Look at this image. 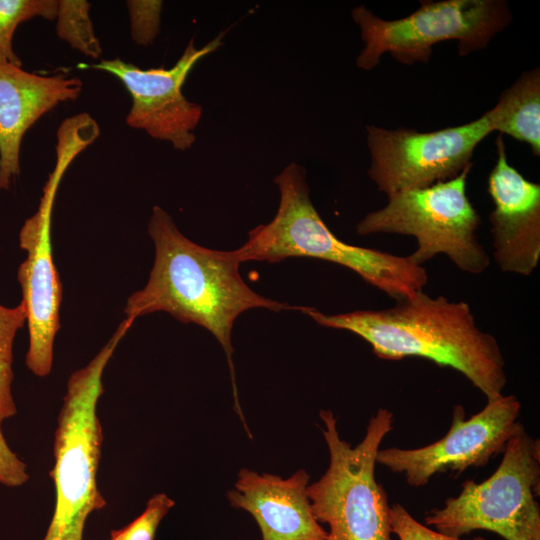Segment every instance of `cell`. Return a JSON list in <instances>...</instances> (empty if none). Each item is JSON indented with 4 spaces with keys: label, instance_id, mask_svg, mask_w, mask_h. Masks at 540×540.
Returning a JSON list of instances; mask_svg holds the SVG:
<instances>
[{
    "label": "cell",
    "instance_id": "obj_16",
    "mask_svg": "<svg viewBox=\"0 0 540 540\" xmlns=\"http://www.w3.org/2000/svg\"><path fill=\"white\" fill-rule=\"evenodd\" d=\"M493 131L530 145L540 155V69L525 71L485 113Z\"/></svg>",
    "mask_w": 540,
    "mask_h": 540
},
{
    "label": "cell",
    "instance_id": "obj_13",
    "mask_svg": "<svg viewBox=\"0 0 540 540\" xmlns=\"http://www.w3.org/2000/svg\"><path fill=\"white\" fill-rule=\"evenodd\" d=\"M495 144L497 161L487 186L494 204L493 256L502 271L529 276L540 259V185L508 163L501 134Z\"/></svg>",
    "mask_w": 540,
    "mask_h": 540
},
{
    "label": "cell",
    "instance_id": "obj_12",
    "mask_svg": "<svg viewBox=\"0 0 540 540\" xmlns=\"http://www.w3.org/2000/svg\"><path fill=\"white\" fill-rule=\"evenodd\" d=\"M227 30L201 48L191 38L182 55L171 68L143 69L120 58L101 59L89 67L117 77L131 97L126 124L145 131L150 137L169 142L175 150L186 151L196 141L194 134L203 107L188 100L182 87L193 67L223 44Z\"/></svg>",
    "mask_w": 540,
    "mask_h": 540
},
{
    "label": "cell",
    "instance_id": "obj_7",
    "mask_svg": "<svg viewBox=\"0 0 540 540\" xmlns=\"http://www.w3.org/2000/svg\"><path fill=\"white\" fill-rule=\"evenodd\" d=\"M502 454L490 477L464 481L457 496L426 514L425 525L455 538L487 530L505 540H540V441L521 423Z\"/></svg>",
    "mask_w": 540,
    "mask_h": 540
},
{
    "label": "cell",
    "instance_id": "obj_9",
    "mask_svg": "<svg viewBox=\"0 0 540 540\" xmlns=\"http://www.w3.org/2000/svg\"><path fill=\"white\" fill-rule=\"evenodd\" d=\"M364 48L356 59L363 70L375 68L384 53L403 64L428 62L432 47L457 40L461 56L488 46L491 39L511 21L508 5L499 0L421 1L407 17L384 20L364 5L352 12Z\"/></svg>",
    "mask_w": 540,
    "mask_h": 540
},
{
    "label": "cell",
    "instance_id": "obj_15",
    "mask_svg": "<svg viewBox=\"0 0 540 540\" xmlns=\"http://www.w3.org/2000/svg\"><path fill=\"white\" fill-rule=\"evenodd\" d=\"M309 479L304 469L287 479L241 469L227 498L231 506L254 517L262 540H327L328 532L312 512Z\"/></svg>",
    "mask_w": 540,
    "mask_h": 540
},
{
    "label": "cell",
    "instance_id": "obj_11",
    "mask_svg": "<svg viewBox=\"0 0 540 540\" xmlns=\"http://www.w3.org/2000/svg\"><path fill=\"white\" fill-rule=\"evenodd\" d=\"M520 411L517 397L504 394L487 400L485 407L469 419L464 407L455 405L445 436L418 448L379 449L376 461L393 473L403 474L407 484L416 488L440 473L460 474L483 467L505 450L521 424Z\"/></svg>",
    "mask_w": 540,
    "mask_h": 540
},
{
    "label": "cell",
    "instance_id": "obj_18",
    "mask_svg": "<svg viewBox=\"0 0 540 540\" xmlns=\"http://www.w3.org/2000/svg\"><path fill=\"white\" fill-rule=\"evenodd\" d=\"M57 7L55 0H0V63L21 66L22 61L13 49L17 27L35 17L53 21Z\"/></svg>",
    "mask_w": 540,
    "mask_h": 540
},
{
    "label": "cell",
    "instance_id": "obj_14",
    "mask_svg": "<svg viewBox=\"0 0 540 540\" xmlns=\"http://www.w3.org/2000/svg\"><path fill=\"white\" fill-rule=\"evenodd\" d=\"M82 88L75 76L39 75L0 63V190H8L20 175L25 133L60 103L75 101Z\"/></svg>",
    "mask_w": 540,
    "mask_h": 540
},
{
    "label": "cell",
    "instance_id": "obj_22",
    "mask_svg": "<svg viewBox=\"0 0 540 540\" xmlns=\"http://www.w3.org/2000/svg\"><path fill=\"white\" fill-rule=\"evenodd\" d=\"M390 525L392 534L398 540H463L444 535L417 521L400 503L390 505ZM473 540H486L477 537Z\"/></svg>",
    "mask_w": 540,
    "mask_h": 540
},
{
    "label": "cell",
    "instance_id": "obj_10",
    "mask_svg": "<svg viewBox=\"0 0 540 540\" xmlns=\"http://www.w3.org/2000/svg\"><path fill=\"white\" fill-rule=\"evenodd\" d=\"M490 133L485 114L467 124L430 132L367 125L368 175L387 196L429 187L472 165L476 146Z\"/></svg>",
    "mask_w": 540,
    "mask_h": 540
},
{
    "label": "cell",
    "instance_id": "obj_23",
    "mask_svg": "<svg viewBox=\"0 0 540 540\" xmlns=\"http://www.w3.org/2000/svg\"><path fill=\"white\" fill-rule=\"evenodd\" d=\"M28 480L26 464L10 449L0 427V484L19 487Z\"/></svg>",
    "mask_w": 540,
    "mask_h": 540
},
{
    "label": "cell",
    "instance_id": "obj_3",
    "mask_svg": "<svg viewBox=\"0 0 540 540\" xmlns=\"http://www.w3.org/2000/svg\"><path fill=\"white\" fill-rule=\"evenodd\" d=\"M274 183L280 192L276 215L249 231L248 240L232 251L240 263L312 257L354 271L395 301L423 290L428 282L426 269L408 256L347 244L331 232L310 199L302 166L290 163Z\"/></svg>",
    "mask_w": 540,
    "mask_h": 540
},
{
    "label": "cell",
    "instance_id": "obj_19",
    "mask_svg": "<svg viewBox=\"0 0 540 540\" xmlns=\"http://www.w3.org/2000/svg\"><path fill=\"white\" fill-rule=\"evenodd\" d=\"M25 322L26 311L22 302L12 308L0 304V424L17 412L12 395L13 343Z\"/></svg>",
    "mask_w": 540,
    "mask_h": 540
},
{
    "label": "cell",
    "instance_id": "obj_21",
    "mask_svg": "<svg viewBox=\"0 0 540 540\" xmlns=\"http://www.w3.org/2000/svg\"><path fill=\"white\" fill-rule=\"evenodd\" d=\"M130 18L132 40L140 46H148L160 32L162 1H126Z\"/></svg>",
    "mask_w": 540,
    "mask_h": 540
},
{
    "label": "cell",
    "instance_id": "obj_5",
    "mask_svg": "<svg viewBox=\"0 0 540 540\" xmlns=\"http://www.w3.org/2000/svg\"><path fill=\"white\" fill-rule=\"evenodd\" d=\"M319 416L330 461L307 495L315 519L329 526L327 540H392L388 497L375 477L377 453L394 426L392 411L379 408L354 447L340 438L332 411Z\"/></svg>",
    "mask_w": 540,
    "mask_h": 540
},
{
    "label": "cell",
    "instance_id": "obj_8",
    "mask_svg": "<svg viewBox=\"0 0 540 540\" xmlns=\"http://www.w3.org/2000/svg\"><path fill=\"white\" fill-rule=\"evenodd\" d=\"M472 165L452 179L388 196L386 206L368 213L357 224V233L413 236L417 249L408 257L414 263L423 266L444 254L460 270L482 273L490 259L477 240L480 217L466 193Z\"/></svg>",
    "mask_w": 540,
    "mask_h": 540
},
{
    "label": "cell",
    "instance_id": "obj_24",
    "mask_svg": "<svg viewBox=\"0 0 540 540\" xmlns=\"http://www.w3.org/2000/svg\"><path fill=\"white\" fill-rule=\"evenodd\" d=\"M111 540V539H110Z\"/></svg>",
    "mask_w": 540,
    "mask_h": 540
},
{
    "label": "cell",
    "instance_id": "obj_2",
    "mask_svg": "<svg viewBox=\"0 0 540 540\" xmlns=\"http://www.w3.org/2000/svg\"><path fill=\"white\" fill-rule=\"evenodd\" d=\"M321 326L350 331L384 360L428 359L465 376L487 400L503 395L505 361L496 338L480 330L470 306L422 291L380 310L334 315L301 306Z\"/></svg>",
    "mask_w": 540,
    "mask_h": 540
},
{
    "label": "cell",
    "instance_id": "obj_6",
    "mask_svg": "<svg viewBox=\"0 0 540 540\" xmlns=\"http://www.w3.org/2000/svg\"><path fill=\"white\" fill-rule=\"evenodd\" d=\"M97 138L96 130L82 119L72 117L61 122L56 133L54 168L43 187L37 210L25 220L19 232V246L26 252L17 272L29 333L25 362L38 377L51 372L54 340L61 327L62 286L51 240L54 202L68 167Z\"/></svg>",
    "mask_w": 540,
    "mask_h": 540
},
{
    "label": "cell",
    "instance_id": "obj_17",
    "mask_svg": "<svg viewBox=\"0 0 540 540\" xmlns=\"http://www.w3.org/2000/svg\"><path fill=\"white\" fill-rule=\"evenodd\" d=\"M91 4L85 0L58 1L56 32L59 39L73 49L93 59H99L102 47L97 38L89 10Z\"/></svg>",
    "mask_w": 540,
    "mask_h": 540
},
{
    "label": "cell",
    "instance_id": "obj_1",
    "mask_svg": "<svg viewBox=\"0 0 540 540\" xmlns=\"http://www.w3.org/2000/svg\"><path fill=\"white\" fill-rule=\"evenodd\" d=\"M155 258L146 285L132 293L125 306L126 318L167 312L183 323L207 329L222 346L229 364L234 409L243 425L232 361V328L236 318L253 308L272 311L300 310L253 291L239 273L240 262L232 251L203 247L184 236L172 217L154 206L148 222Z\"/></svg>",
    "mask_w": 540,
    "mask_h": 540
},
{
    "label": "cell",
    "instance_id": "obj_20",
    "mask_svg": "<svg viewBox=\"0 0 540 540\" xmlns=\"http://www.w3.org/2000/svg\"><path fill=\"white\" fill-rule=\"evenodd\" d=\"M174 504L164 493L153 495L140 516L121 529L111 532V540H154L161 520Z\"/></svg>",
    "mask_w": 540,
    "mask_h": 540
},
{
    "label": "cell",
    "instance_id": "obj_4",
    "mask_svg": "<svg viewBox=\"0 0 540 540\" xmlns=\"http://www.w3.org/2000/svg\"><path fill=\"white\" fill-rule=\"evenodd\" d=\"M134 322L125 318L97 355L67 381L50 472L56 491L55 509L43 540H83L87 517L106 505L96 483L103 440L96 409L104 392V369Z\"/></svg>",
    "mask_w": 540,
    "mask_h": 540
}]
</instances>
